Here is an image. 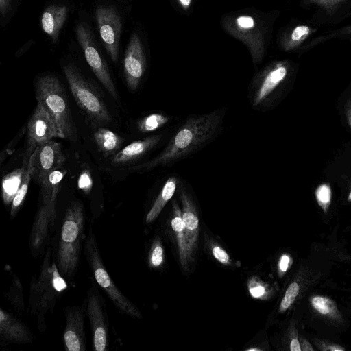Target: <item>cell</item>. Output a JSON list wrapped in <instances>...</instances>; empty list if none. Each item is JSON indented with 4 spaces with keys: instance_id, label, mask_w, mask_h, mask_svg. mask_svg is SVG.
<instances>
[{
    "instance_id": "11",
    "label": "cell",
    "mask_w": 351,
    "mask_h": 351,
    "mask_svg": "<svg viewBox=\"0 0 351 351\" xmlns=\"http://www.w3.org/2000/svg\"><path fill=\"white\" fill-rule=\"evenodd\" d=\"M28 145L27 154L29 158L37 146L60 138L57 126L47 110L39 103L27 124Z\"/></svg>"
},
{
    "instance_id": "32",
    "label": "cell",
    "mask_w": 351,
    "mask_h": 351,
    "mask_svg": "<svg viewBox=\"0 0 351 351\" xmlns=\"http://www.w3.org/2000/svg\"><path fill=\"white\" fill-rule=\"evenodd\" d=\"M78 186L84 193H88L93 186V180L88 170H84L82 172L78 180Z\"/></svg>"
},
{
    "instance_id": "14",
    "label": "cell",
    "mask_w": 351,
    "mask_h": 351,
    "mask_svg": "<svg viewBox=\"0 0 351 351\" xmlns=\"http://www.w3.org/2000/svg\"><path fill=\"white\" fill-rule=\"evenodd\" d=\"M63 339L66 350H86L84 316L83 311L77 306L69 308L66 310Z\"/></svg>"
},
{
    "instance_id": "42",
    "label": "cell",
    "mask_w": 351,
    "mask_h": 351,
    "mask_svg": "<svg viewBox=\"0 0 351 351\" xmlns=\"http://www.w3.org/2000/svg\"><path fill=\"white\" fill-rule=\"evenodd\" d=\"M247 350L248 351H252V350H260L259 348H249Z\"/></svg>"
},
{
    "instance_id": "38",
    "label": "cell",
    "mask_w": 351,
    "mask_h": 351,
    "mask_svg": "<svg viewBox=\"0 0 351 351\" xmlns=\"http://www.w3.org/2000/svg\"><path fill=\"white\" fill-rule=\"evenodd\" d=\"M10 4V0H0V12L3 16L8 11Z\"/></svg>"
},
{
    "instance_id": "4",
    "label": "cell",
    "mask_w": 351,
    "mask_h": 351,
    "mask_svg": "<svg viewBox=\"0 0 351 351\" xmlns=\"http://www.w3.org/2000/svg\"><path fill=\"white\" fill-rule=\"evenodd\" d=\"M36 98L53 119L60 138L76 139V131L64 90L53 75L39 77L36 84Z\"/></svg>"
},
{
    "instance_id": "44",
    "label": "cell",
    "mask_w": 351,
    "mask_h": 351,
    "mask_svg": "<svg viewBox=\"0 0 351 351\" xmlns=\"http://www.w3.org/2000/svg\"><path fill=\"white\" fill-rule=\"evenodd\" d=\"M349 125L351 127V116H350V117L349 119Z\"/></svg>"
},
{
    "instance_id": "16",
    "label": "cell",
    "mask_w": 351,
    "mask_h": 351,
    "mask_svg": "<svg viewBox=\"0 0 351 351\" xmlns=\"http://www.w3.org/2000/svg\"><path fill=\"white\" fill-rule=\"evenodd\" d=\"M0 336L8 343H27L32 340L27 326L2 308L0 309Z\"/></svg>"
},
{
    "instance_id": "25",
    "label": "cell",
    "mask_w": 351,
    "mask_h": 351,
    "mask_svg": "<svg viewBox=\"0 0 351 351\" xmlns=\"http://www.w3.org/2000/svg\"><path fill=\"white\" fill-rule=\"evenodd\" d=\"M31 178L32 177L27 167L23 176L22 184L12 202L10 210L11 218H13L17 214L21 207L28 191Z\"/></svg>"
},
{
    "instance_id": "39",
    "label": "cell",
    "mask_w": 351,
    "mask_h": 351,
    "mask_svg": "<svg viewBox=\"0 0 351 351\" xmlns=\"http://www.w3.org/2000/svg\"><path fill=\"white\" fill-rule=\"evenodd\" d=\"M290 350L291 351H301L300 345L298 339L293 338L290 343Z\"/></svg>"
},
{
    "instance_id": "12",
    "label": "cell",
    "mask_w": 351,
    "mask_h": 351,
    "mask_svg": "<svg viewBox=\"0 0 351 351\" xmlns=\"http://www.w3.org/2000/svg\"><path fill=\"white\" fill-rule=\"evenodd\" d=\"M145 70V58L138 35L133 34L125 51L123 72L129 88H138Z\"/></svg>"
},
{
    "instance_id": "2",
    "label": "cell",
    "mask_w": 351,
    "mask_h": 351,
    "mask_svg": "<svg viewBox=\"0 0 351 351\" xmlns=\"http://www.w3.org/2000/svg\"><path fill=\"white\" fill-rule=\"evenodd\" d=\"M52 249L48 247L38 276L30 283L29 304L32 313L37 317L38 328L45 331L46 315L52 312L57 299L67 287L64 276L56 263L51 261Z\"/></svg>"
},
{
    "instance_id": "13",
    "label": "cell",
    "mask_w": 351,
    "mask_h": 351,
    "mask_svg": "<svg viewBox=\"0 0 351 351\" xmlns=\"http://www.w3.org/2000/svg\"><path fill=\"white\" fill-rule=\"evenodd\" d=\"M87 314L92 330L93 349L96 351L107 350L108 326L99 300V293L93 287L88 291Z\"/></svg>"
},
{
    "instance_id": "37",
    "label": "cell",
    "mask_w": 351,
    "mask_h": 351,
    "mask_svg": "<svg viewBox=\"0 0 351 351\" xmlns=\"http://www.w3.org/2000/svg\"><path fill=\"white\" fill-rule=\"evenodd\" d=\"M289 257L287 255L282 256L279 261V268L281 271L285 272L287 271L289 267Z\"/></svg>"
},
{
    "instance_id": "34",
    "label": "cell",
    "mask_w": 351,
    "mask_h": 351,
    "mask_svg": "<svg viewBox=\"0 0 351 351\" xmlns=\"http://www.w3.org/2000/svg\"><path fill=\"white\" fill-rule=\"evenodd\" d=\"M212 253L214 257L223 264L230 263V256L226 252L218 245H215L212 249Z\"/></svg>"
},
{
    "instance_id": "40",
    "label": "cell",
    "mask_w": 351,
    "mask_h": 351,
    "mask_svg": "<svg viewBox=\"0 0 351 351\" xmlns=\"http://www.w3.org/2000/svg\"><path fill=\"white\" fill-rule=\"evenodd\" d=\"M179 1L184 8H189L191 3V0H179Z\"/></svg>"
},
{
    "instance_id": "33",
    "label": "cell",
    "mask_w": 351,
    "mask_h": 351,
    "mask_svg": "<svg viewBox=\"0 0 351 351\" xmlns=\"http://www.w3.org/2000/svg\"><path fill=\"white\" fill-rule=\"evenodd\" d=\"M310 3H314L330 12L341 4L345 0H305Z\"/></svg>"
},
{
    "instance_id": "8",
    "label": "cell",
    "mask_w": 351,
    "mask_h": 351,
    "mask_svg": "<svg viewBox=\"0 0 351 351\" xmlns=\"http://www.w3.org/2000/svg\"><path fill=\"white\" fill-rule=\"evenodd\" d=\"M65 160L61 144L51 140L35 148L27 167L32 178L40 184L50 172L60 169Z\"/></svg>"
},
{
    "instance_id": "18",
    "label": "cell",
    "mask_w": 351,
    "mask_h": 351,
    "mask_svg": "<svg viewBox=\"0 0 351 351\" xmlns=\"http://www.w3.org/2000/svg\"><path fill=\"white\" fill-rule=\"evenodd\" d=\"M68 14V8L64 5H52L47 7L43 12L41 16V27L43 32L47 34L56 43L60 35Z\"/></svg>"
},
{
    "instance_id": "36",
    "label": "cell",
    "mask_w": 351,
    "mask_h": 351,
    "mask_svg": "<svg viewBox=\"0 0 351 351\" xmlns=\"http://www.w3.org/2000/svg\"><path fill=\"white\" fill-rule=\"evenodd\" d=\"M237 24L241 29H251L254 26V20L249 16H241L237 19Z\"/></svg>"
},
{
    "instance_id": "28",
    "label": "cell",
    "mask_w": 351,
    "mask_h": 351,
    "mask_svg": "<svg viewBox=\"0 0 351 351\" xmlns=\"http://www.w3.org/2000/svg\"><path fill=\"white\" fill-rule=\"evenodd\" d=\"M300 287L297 282L290 284L280 303V311L281 312L286 311L290 307L298 295Z\"/></svg>"
},
{
    "instance_id": "26",
    "label": "cell",
    "mask_w": 351,
    "mask_h": 351,
    "mask_svg": "<svg viewBox=\"0 0 351 351\" xmlns=\"http://www.w3.org/2000/svg\"><path fill=\"white\" fill-rule=\"evenodd\" d=\"M6 297L18 311L24 309L23 288L21 283L16 275H14L10 290Z\"/></svg>"
},
{
    "instance_id": "30",
    "label": "cell",
    "mask_w": 351,
    "mask_h": 351,
    "mask_svg": "<svg viewBox=\"0 0 351 351\" xmlns=\"http://www.w3.org/2000/svg\"><path fill=\"white\" fill-rule=\"evenodd\" d=\"M163 261V249L159 242H155L149 254V263L152 267L160 266Z\"/></svg>"
},
{
    "instance_id": "15",
    "label": "cell",
    "mask_w": 351,
    "mask_h": 351,
    "mask_svg": "<svg viewBox=\"0 0 351 351\" xmlns=\"http://www.w3.org/2000/svg\"><path fill=\"white\" fill-rule=\"evenodd\" d=\"M180 197L182 206V215L184 226L187 254L190 261L197 249L199 219L193 202L184 189H181Z\"/></svg>"
},
{
    "instance_id": "31",
    "label": "cell",
    "mask_w": 351,
    "mask_h": 351,
    "mask_svg": "<svg viewBox=\"0 0 351 351\" xmlns=\"http://www.w3.org/2000/svg\"><path fill=\"white\" fill-rule=\"evenodd\" d=\"M311 303L313 307L322 314H328L332 311L331 304L326 298L314 297Z\"/></svg>"
},
{
    "instance_id": "29",
    "label": "cell",
    "mask_w": 351,
    "mask_h": 351,
    "mask_svg": "<svg viewBox=\"0 0 351 351\" xmlns=\"http://www.w3.org/2000/svg\"><path fill=\"white\" fill-rule=\"evenodd\" d=\"M317 200L319 205L326 209L330 204L331 199V190L326 184L319 185L315 191Z\"/></svg>"
},
{
    "instance_id": "35",
    "label": "cell",
    "mask_w": 351,
    "mask_h": 351,
    "mask_svg": "<svg viewBox=\"0 0 351 351\" xmlns=\"http://www.w3.org/2000/svg\"><path fill=\"white\" fill-rule=\"evenodd\" d=\"M249 291L251 295L255 298H261L265 293V287L258 282L251 283L249 285Z\"/></svg>"
},
{
    "instance_id": "5",
    "label": "cell",
    "mask_w": 351,
    "mask_h": 351,
    "mask_svg": "<svg viewBox=\"0 0 351 351\" xmlns=\"http://www.w3.org/2000/svg\"><path fill=\"white\" fill-rule=\"evenodd\" d=\"M66 174L64 169H55L40 184V204L36 213L30 234L32 252H39L45 245L56 221V203L60 183Z\"/></svg>"
},
{
    "instance_id": "24",
    "label": "cell",
    "mask_w": 351,
    "mask_h": 351,
    "mask_svg": "<svg viewBox=\"0 0 351 351\" xmlns=\"http://www.w3.org/2000/svg\"><path fill=\"white\" fill-rule=\"evenodd\" d=\"M169 121V118L164 114L153 113L141 119L137 126L141 132H150L161 128Z\"/></svg>"
},
{
    "instance_id": "23",
    "label": "cell",
    "mask_w": 351,
    "mask_h": 351,
    "mask_svg": "<svg viewBox=\"0 0 351 351\" xmlns=\"http://www.w3.org/2000/svg\"><path fill=\"white\" fill-rule=\"evenodd\" d=\"M94 140L99 149L105 154L114 152L121 146L123 139L115 132L99 128L94 133Z\"/></svg>"
},
{
    "instance_id": "10",
    "label": "cell",
    "mask_w": 351,
    "mask_h": 351,
    "mask_svg": "<svg viewBox=\"0 0 351 351\" xmlns=\"http://www.w3.org/2000/svg\"><path fill=\"white\" fill-rule=\"evenodd\" d=\"M95 19L106 50L116 62L121 34V21L117 10L112 5H100L96 9Z\"/></svg>"
},
{
    "instance_id": "22",
    "label": "cell",
    "mask_w": 351,
    "mask_h": 351,
    "mask_svg": "<svg viewBox=\"0 0 351 351\" xmlns=\"http://www.w3.org/2000/svg\"><path fill=\"white\" fill-rule=\"evenodd\" d=\"M22 167L5 175L2 179V197L5 204L11 203L19 189L27 169Z\"/></svg>"
},
{
    "instance_id": "43",
    "label": "cell",
    "mask_w": 351,
    "mask_h": 351,
    "mask_svg": "<svg viewBox=\"0 0 351 351\" xmlns=\"http://www.w3.org/2000/svg\"><path fill=\"white\" fill-rule=\"evenodd\" d=\"M348 200L351 202V192L348 195Z\"/></svg>"
},
{
    "instance_id": "6",
    "label": "cell",
    "mask_w": 351,
    "mask_h": 351,
    "mask_svg": "<svg viewBox=\"0 0 351 351\" xmlns=\"http://www.w3.org/2000/svg\"><path fill=\"white\" fill-rule=\"evenodd\" d=\"M84 252L96 282L104 289L117 308L130 317L141 318L142 316L138 308L117 288L107 271L91 228L85 240Z\"/></svg>"
},
{
    "instance_id": "3",
    "label": "cell",
    "mask_w": 351,
    "mask_h": 351,
    "mask_svg": "<svg viewBox=\"0 0 351 351\" xmlns=\"http://www.w3.org/2000/svg\"><path fill=\"white\" fill-rule=\"evenodd\" d=\"M83 205L72 202L67 208L60 234L56 264L60 274L73 280L77 271L84 231Z\"/></svg>"
},
{
    "instance_id": "21",
    "label": "cell",
    "mask_w": 351,
    "mask_h": 351,
    "mask_svg": "<svg viewBox=\"0 0 351 351\" xmlns=\"http://www.w3.org/2000/svg\"><path fill=\"white\" fill-rule=\"evenodd\" d=\"M177 184L178 180L176 177L171 176L167 179L151 209L147 214L145 218L147 223H152L158 217L167 202L173 197Z\"/></svg>"
},
{
    "instance_id": "1",
    "label": "cell",
    "mask_w": 351,
    "mask_h": 351,
    "mask_svg": "<svg viewBox=\"0 0 351 351\" xmlns=\"http://www.w3.org/2000/svg\"><path fill=\"white\" fill-rule=\"evenodd\" d=\"M223 112L215 110L189 117L177 130L165 148L149 162L135 167L150 169L180 159L210 141L221 124Z\"/></svg>"
},
{
    "instance_id": "9",
    "label": "cell",
    "mask_w": 351,
    "mask_h": 351,
    "mask_svg": "<svg viewBox=\"0 0 351 351\" xmlns=\"http://www.w3.org/2000/svg\"><path fill=\"white\" fill-rule=\"evenodd\" d=\"M75 32L80 45L84 51L86 62L109 94L114 99H117V89L107 65L96 47L90 32L82 24L76 27Z\"/></svg>"
},
{
    "instance_id": "41",
    "label": "cell",
    "mask_w": 351,
    "mask_h": 351,
    "mask_svg": "<svg viewBox=\"0 0 351 351\" xmlns=\"http://www.w3.org/2000/svg\"><path fill=\"white\" fill-rule=\"evenodd\" d=\"M304 350H313V348L311 346V345L308 342L304 341Z\"/></svg>"
},
{
    "instance_id": "20",
    "label": "cell",
    "mask_w": 351,
    "mask_h": 351,
    "mask_svg": "<svg viewBox=\"0 0 351 351\" xmlns=\"http://www.w3.org/2000/svg\"><path fill=\"white\" fill-rule=\"evenodd\" d=\"M173 215L171 220V227L176 234L181 265L184 269H186L189 261L187 254L182 210L176 201L173 202Z\"/></svg>"
},
{
    "instance_id": "17",
    "label": "cell",
    "mask_w": 351,
    "mask_h": 351,
    "mask_svg": "<svg viewBox=\"0 0 351 351\" xmlns=\"http://www.w3.org/2000/svg\"><path fill=\"white\" fill-rule=\"evenodd\" d=\"M287 74L285 65L278 64L269 71L256 84L252 93V105L257 107L266 101Z\"/></svg>"
},
{
    "instance_id": "27",
    "label": "cell",
    "mask_w": 351,
    "mask_h": 351,
    "mask_svg": "<svg viewBox=\"0 0 351 351\" xmlns=\"http://www.w3.org/2000/svg\"><path fill=\"white\" fill-rule=\"evenodd\" d=\"M311 32V28L304 25L296 26L291 33L287 49H293L300 45Z\"/></svg>"
},
{
    "instance_id": "19",
    "label": "cell",
    "mask_w": 351,
    "mask_h": 351,
    "mask_svg": "<svg viewBox=\"0 0 351 351\" xmlns=\"http://www.w3.org/2000/svg\"><path fill=\"white\" fill-rule=\"evenodd\" d=\"M160 138V136H154L131 143L115 154L112 162L115 165L125 164L138 158L154 147Z\"/></svg>"
},
{
    "instance_id": "7",
    "label": "cell",
    "mask_w": 351,
    "mask_h": 351,
    "mask_svg": "<svg viewBox=\"0 0 351 351\" xmlns=\"http://www.w3.org/2000/svg\"><path fill=\"white\" fill-rule=\"evenodd\" d=\"M63 70L76 103L93 123L101 125L110 122L105 102L88 81L71 64L65 65Z\"/></svg>"
}]
</instances>
